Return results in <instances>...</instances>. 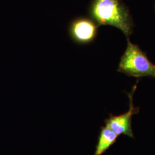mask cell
I'll use <instances>...</instances> for the list:
<instances>
[{
	"instance_id": "cell-4",
	"label": "cell",
	"mask_w": 155,
	"mask_h": 155,
	"mask_svg": "<svg viewBox=\"0 0 155 155\" xmlns=\"http://www.w3.org/2000/svg\"><path fill=\"white\" fill-rule=\"evenodd\" d=\"M135 87L131 94H129L130 98V107L127 112L118 116L110 114V117L106 119V126L110 128L119 136L124 134L129 137H133V130L132 127V116L134 114L137 113V109L134 107L133 104V94Z\"/></svg>"
},
{
	"instance_id": "cell-5",
	"label": "cell",
	"mask_w": 155,
	"mask_h": 155,
	"mask_svg": "<svg viewBox=\"0 0 155 155\" xmlns=\"http://www.w3.org/2000/svg\"><path fill=\"white\" fill-rule=\"evenodd\" d=\"M118 136L110 128L105 127H101L98 144L95 151V155H102L116 141Z\"/></svg>"
},
{
	"instance_id": "cell-1",
	"label": "cell",
	"mask_w": 155,
	"mask_h": 155,
	"mask_svg": "<svg viewBox=\"0 0 155 155\" xmlns=\"http://www.w3.org/2000/svg\"><path fill=\"white\" fill-rule=\"evenodd\" d=\"M89 13L98 26L116 27L127 38L133 32L132 17L128 8L121 0H93Z\"/></svg>"
},
{
	"instance_id": "cell-2",
	"label": "cell",
	"mask_w": 155,
	"mask_h": 155,
	"mask_svg": "<svg viewBox=\"0 0 155 155\" xmlns=\"http://www.w3.org/2000/svg\"><path fill=\"white\" fill-rule=\"evenodd\" d=\"M118 71L133 77L155 78V65L139 46L132 43L127 38V47L121 58Z\"/></svg>"
},
{
	"instance_id": "cell-3",
	"label": "cell",
	"mask_w": 155,
	"mask_h": 155,
	"mask_svg": "<svg viewBox=\"0 0 155 155\" xmlns=\"http://www.w3.org/2000/svg\"><path fill=\"white\" fill-rule=\"evenodd\" d=\"M98 27L94 20L86 17H78L70 22L68 35L77 45H89L96 39Z\"/></svg>"
}]
</instances>
